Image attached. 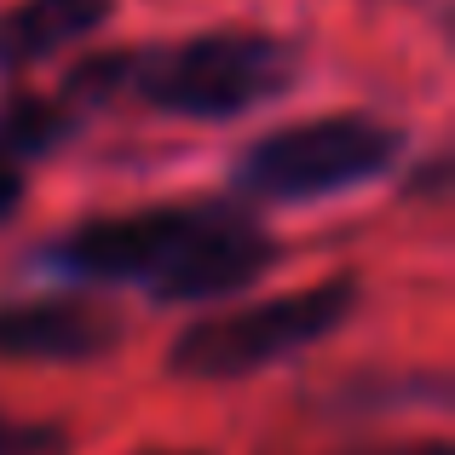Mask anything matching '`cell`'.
Masks as SVG:
<instances>
[{"mask_svg":"<svg viewBox=\"0 0 455 455\" xmlns=\"http://www.w3.org/2000/svg\"><path fill=\"white\" fill-rule=\"evenodd\" d=\"M122 340V317L87 294L0 306V363H99Z\"/></svg>","mask_w":455,"mask_h":455,"instance_id":"obj_5","label":"cell"},{"mask_svg":"<svg viewBox=\"0 0 455 455\" xmlns=\"http://www.w3.org/2000/svg\"><path fill=\"white\" fill-rule=\"evenodd\" d=\"M139 455H185V450H139Z\"/></svg>","mask_w":455,"mask_h":455,"instance_id":"obj_11","label":"cell"},{"mask_svg":"<svg viewBox=\"0 0 455 455\" xmlns=\"http://www.w3.org/2000/svg\"><path fill=\"white\" fill-rule=\"evenodd\" d=\"M23 190H29V185H23V162H12V156L0 150V225L23 208Z\"/></svg>","mask_w":455,"mask_h":455,"instance_id":"obj_9","label":"cell"},{"mask_svg":"<svg viewBox=\"0 0 455 455\" xmlns=\"http://www.w3.org/2000/svg\"><path fill=\"white\" fill-rule=\"evenodd\" d=\"M64 450H69L64 427L12 421V415H0V455H64Z\"/></svg>","mask_w":455,"mask_h":455,"instance_id":"obj_8","label":"cell"},{"mask_svg":"<svg viewBox=\"0 0 455 455\" xmlns=\"http://www.w3.org/2000/svg\"><path fill=\"white\" fill-rule=\"evenodd\" d=\"M375 455H455L444 438H427V444H398V450H375Z\"/></svg>","mask_w":455,"mask_h":455,"instance_id":"obj_10","label":"cell"},{"mask_svg":"<svg viewBox=\"0 0 455 455\" xmlns=\"http://www.w3.org/2000/svg\"><path fill=\"white\" fill-rule=\"evenodd\" d=\"M116 6L122 0H18L0 18V64L29 69L41 58L69 52V46L92 41L116 18Z\"/></svg>","mask_w":455,"mask_h":455,"instance_id":"obj_6","label":"cell"},{"mask_svg":"<svg viewBox=\"0 0 455 455\" xmlns=\"http://www.w3.org/2000/svg\"><path fill=\"white\" fill-rule=\"evenodd\" d=\"M277 254H283V243L266 225H254L248 213L190 208L173 254L162 259V271L150 277L145 294L156 306H220L231 294L254 289L277 266Z\"/></svg>","mask_w":455,"mask_h":455,"instance_id":"obj_4","label":"cell"},{"mask_svg":"<svg viewBox=\"0 0 455 455\" xmlns=\"http://www.w3.org/2000/svg\"><path fill=\"white\" fill-rule=\"evenodd\" d=\"M357 277H323L306 289L271 294V300L236 306V311H208V317L185 323L167 346V375L179 380H248L266 369L289 363L294 352H311L329 334L352 323Z\"/></svg>","mask_w":455,"mask_h":455,"instance_id":"obj_2","label":"cell"},{"mask_svg":"<svg viewBox=\"0 0 455 455\" xmlns=\"http://www.w3.org/2000/svg\"><path fill=\"white\" fill-rule=\"evenodd\" d=\"M300 81V46L266 29H202L127 52V92L179 122H236Z\"/></svg>","mask_w":455,"mask_h":455,"instance_id":"obj_1","label":"cell"},{"mask_svg":"<svg viewBox=\"0 0 455 455\" xmlns=\"http://www.w3.org/2000/svg\"><path fill=\"white\" fill-rule=\"evenodd\" d=\"M69 133H76V104H64V99L23 92V99H12L6 110H0V150H6L12 162L58 150Z\"/></svg>","mask_w":455,"mask_h":455,"instance_id":"obj_7","label":"cell"},{"mask_svg":"<svg viewBox=\"0 0 455 455\" xmlns=\"http://www.w3.org/2000/svg\"><path fill=\"white\" fill-rule=\"evenodd\" d=\"M403 156V133L380 116H317L259 133L236 156V190L259 202H334L387 179Z\"/></svg>","mask_w":455,"mask_h":455,"instance_id":"obj_3","label":"cell"}]
</instances>
